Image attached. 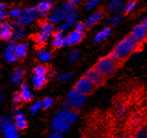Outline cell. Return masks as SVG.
<instances>
[{
  "label": "cell",
  "instance_id": "cell-1",
  "mask_svg": "<svg viewBox=\"0 0 147 138\" xmlns=\"http://www.w3.org/2000/svg\"><path fill=\"white\" fill-rule=\"evenodd\" d=\"M78 119V114L74 109L62 108L55 114L51 122L53 130L58 131L60 133H65Z\"/></svg>",
  "mask_w": 147,
  "mask_h": 138
},
{
  "label": "cell",
  "instance_id": "cell-2",
  "mask_svg": "<svg viewBox=\"0 0 147 138\" xmlns=\"http://www.w3.org/2000/svg\"><path fill=\"white\" fill-rule=\"evenodd\" d=\"M139 47L140 45L136 42V40L133 37L132 34H129L115 45V47L113 49L109 56L115 62L121 63Z\"/></svg>",
  "mask_w": 147,
  "mask_h": 138
},
{
  "label": "cell",
  "instance_id": "cell-3",
  "mask_svg": "<svg viewBox=\"0 0 147 138\" xmlns=\"http://www.w3.org/2000/svg\"><path fill=\"white\" fill-rule=\"evenodd\" d=\"M75 11H76L75 5L68 1L65 3L63 5H60V7H56L52 13L49 14L48 22L54 26L58 25L59 23H61L62 21H64L67 15L72 12H75Z\"/></svg>",
  "mask_w": 147,
  "mask_h": 138
},
{
  "label": "cell",
  "instance_id": "cell-4",
  "mask_svg": "<svg viewBox=\"0 0 147 138\" xmlns=\"http://www.w3.org/2000/svg\"><path fill=\"white\" fill-rule=\"evenodd\" d=\"M117 65H118V63L115 62L113 58H111L110 56H105L99 59L94 67L96 68L105 77H107V76H112V74L115 73V71L117 68Z\"/></svg>",
  "mask_w": 147,
  "mask_h": 138
},
{
  "label": "cell",
  "instance_id": "cell-5",
  "mask_svg": "<svg viewBox=\"0 0 147 138\" xmlns=\"http://www.w3.org/2000/svg\"><path fill=\"white\" fill-rule=\"evenodd\" d=\"M54 36V25H52L48 21L42 23L40 26L39 31L37 32L36 36L35 37V41L37 45L43 47L44 45L49 40L51 37Z\"/></svg>",
  "mask_w": 147,
  "mask_h": 138
},
{
  "label": "cell",
  "instance_id": "cell-6",
  "mask_svg": "<svg viewBox=\"0 0 147 138\" xmlns=\"http://www.w3.org/2000/svg\"><path fill=\"white\" fill-rule=\"evenodd\" d=\"M66 101L70 105L71 109L78 110V109H80L84 106V102H86V95L81 94L80 92H78L74 88L67 94Z\"/></svg>",
  "mask_w": 147,
  "mask_h": 138
},
{
  "label": "cell",
  "instance_id": "cell-7",
  "mask_svg": "<svg viewBox=\"0 0 147 138\" xmlns=\"http://www.w3.org/2000/svg\"><path fill=\"white\" fill-rule=\"evenodd\" d=\"M94 86L95 85L90 81V79L86 76H84L81 77L76 82V84L75 85V89L77 90L78 92H80L81 94L86 95H89L92 93Z\"/></svg>",
  "mask_w": 147,
  "mask_h": 138
},
{
  "label": "cell",
  "instance_id": "cell-8",
  "mask_svg": "<svg viewBox=\"0 0 147 138\" xmlns=\"http://www.w3.org/2000/svg\"><path fill=\"white\" fill-rule=\"evenodd\" d=\"M37 10L35 7H26L22 12V16L20 17V21L22 23V26H28L34 23L37 18Z\"/></svg>",
  "mask_w": 147,
  "mask_h": 138
},
{
  "label": "cell",
  "instance_id": "cell-9",
  "mask_svg": "<svg viewBox=\"0 0 147 138\" xmlns=\"http://www.w3.org/2000/svg\"><path fill=\"white\" fill-rule=\"evenodd\" d=\"M16 45V40L11 38L10 40H8V43L7 45V47L5 48V51H4V55H3V57L5 62L7 63H14L18 59V57L16 55V53H15V47Z\"/></svg>",
  "mask_w": 147,
  "mask_h": 138
},
{
  "label": "cell",
  "instance_id": "cell-10",
  "mask_svg": "<svg viewBox=\"0 0 147 138\" xmlns=\"http://www.w3.org/2000/svg\"><path fill=\"white\" fill-rule=\"evenodd\" d=\"M131 34L133 36V37L136 40V42L139 45L143 44L144 42H145L147 40V30H146V28L143 26L142 23L137 25V26H135L133 28Z\"/></svg>",
  "mask_w": 147,
  "mask_h": 138
},
{
  "label": "cell",
  "instance_id": "cell-11",
  "mask_svg": "<svg viewBox=\"0 0 147 138\" xmlns=\"http://www.w3.org/2000/svg\"><path fill=\"white\" fill-rule=\"evenodd\" d=\"M86 76L90 79V81H91L95 86L100 85L104 83L105 76L95 67L89 69V70L86 72Z\"/></svg>",
  "mask_w": 147,
  "mask_h": 138
},
{
  "label": "cell",
  "instance_id": "cell-12",
  "mask_svg": "<svg viewBox=\"0 0 147 138\" xmlns=\"http://www.w3.org/2000/svg\"><path fill=\"white\" fill-rule=\"evenodd\" d=\"M83 32H80L76 29L73 30L65 38V47H66V45H75L80 43L83 38Z\"/></svg>",
  "mask_w": 147,
  "mask_h": 138
},
{
  "label": "cell",
  "instance_id": "cell-13",
  "mask_svg": "<svg viewBox=\"0 0 147 138\" xmlns=\"http://www.w3.org/2000/svg\"><path fill=\"white\" fill-rule=\"evenodd\" d=\"M36 7L37 10L38 16H40L41 17H45L50 13L51 9H52L53 1L52 0H42V1H40L37 4Z\"/></svg>",
  "mask_w": 147,
  "mask_h": 138
},
{
  "label": "cell",
  "instance_id": "cell-14",
  "mask_svg": "<svg viewBox=\"0 0 147 138\" xmlns=\"http://www.w3.org/2000/svg\"><path fill=\"white\" fill-rule=\"evenodd\" d=\"M13 26L8 22H2L0 24V39L10 40L13 37Z\"/></svg>",
  "mask_w": 147,
  "mask_h": 138
},
{
  "label": "cell",
  "instance_id": "cell-15",
  "mask_svg": "<svg viewBox=\"0 0 147 138\" xmlns=\"http://www.w3.org/2000/svg\"><path fill=\"white\" fill-rule=\"evenodd\" d=\"M14 113H15V124L16 126V128L18 130L26 129L27 126V122H26V119L24 116V114L20 110H18V107L15 108Z\"/></svg>",
  "mask_w": 147,
  "mask_h": 138
},
{
  "label": "cell",
  "instance_id": "cell-16",
  "mask_svg": "<svg viewBox=\"0 0 147 138\" xmlns=\"http://www.w3.org/2000/svg\"><path fill=\"white\" fill-rule=\"evenodd\" d=\"M47 74H33V76L31 78V83L32 85L36 89H40L46 85L47 79Z\"/></svg>",
  "mask_w": 147,
  "mask_h": 138
},
{
  "label": "cell",
  "instance_id": "cell-17",
  "mask_svg": "<svg viewBox=\"0 0 147 138\" xmlns=\"http://www.w3.org/2000/svg\"><path fill=\"white\" fill-rule=\"evenodd\" d=\"M104 16H105L104 12H103V11H101V10H98V11H96V12L93 13L86 20V23H84V24H86V27L94 26L95 24H97L99 21H101L102 19H103Z\"/></svg>",
  "mask_w": 147,
  "mask_h": 138
},
{
  "label": "cell",
  "instance_id": "cell-18",
  "mask_svg": "<svg viewBox=\"0 0 147 138\" xmlns=\"http://www.w3.org/2000/svg\"><path fill=\"white\" fill-rule=\"evenodd\" d=\"M124 5L123 0H112L106 5V9L109 13H117L121 12L123 9Z\"/></svg>",
  "mask_w": 147,
  "mask_h": 138
},
{
  "label": "cell",
  "instance_id": "cell-19",
  "mask_svg": "<svg viewBox=\"0 0 147 138\" xmlns=\"http://www.w3.org/2000/svg\"><path fill=\"white\" fill-rule=\"evenodd\" d=\"M115 114L118 119H123L126 116L127 114V106L125 105V103L123 101H119L116 103V105L115 106Z\"/></svg>",
  "mask_w": 147,
  "mask_h": 138
},
{
  "label": "cell",
  "instance_id": "cell-20",
  "mask_svg": "<svg viewBox=\"0 0 147 138\" xmlns=\"http://www.w3.org/2000/svg\"><path fill=\"white\" fill-rule=\"evenodd\" d=\"M65 37L64 36V33L61 31H57L54 33L53 36V41H52V45L54 48H60L65 47Z\"/></svg>",
  "mask_w": 147,
  "mask_h": 138
},
{
  "label": "cell",
  "instance_id": "cell-21",
  "mask_svg": "<svg viewBox=\"0 0 147 138\" xmlns=\"http://www.w3.org/2000/svg\"><path fill=\"white\" fill-rule=\"evenodd\" d=\"M24 76H25L24 69L22 67H16L12 74V76H11V82H12L14 85H18L22 82Z\"/></svg>",
  "mask_w": 147,
  "mask_h": 138
},
{
  "label": "cell",
  "instance_id": "cell-22",
  "mask_svg": "<svg viewBox=\"0 0 147 138\" xmlns=\"http://www.w3.org/2000/svg\"><path fill=\"white\" fill-rule=\"evenodd\" d=\"M19 94L21 95L22 101H24V102H30L33 99V93L31 92L29 86L26 83L21 85Z\"/></svg>",
  "mask_w": 147,
  "mask_h": 138
},
{
  "label": "cell",
  "instance_id": "cell-23",
  "mask_svg": "<svg viewBox=\"0 0 147 138\" xmlns=\"http://www.w3.org/2000/svg\"><path fill=\"white\" fill-rule=\"evenodd\" d=\"M28 52V45L26 43H19L16 44L15 47V53L18 57V59H23L27 55Z\"/></svg>",
  "mask_w": 147,
  "mask_h": 138
},
{
  "label": "cell",
  "instance_id": "cell-24",
  "mask_svg": "<svg viewBox=\"0 0 147 138\" xmlns=\"http://www.w3.org/2000/svg\"><path fill=\"white\" fill-rule=\"evenodd\" d=\"M110 34H111V29H110L109 27H105V28H103V29H102L101 31H99L94 36V43L99 44V43L104 42L105 40L110 36Z\"/></svg>",
  "mask_w": 147,
  "mask_h": 138
},
{
  "label": "cell",
  "instance_id": "cell-25",
  "mask_svg": "<svg viewBox=\"0 0 147 138\" xmlns=\"http://www.w3.org/2000/svg\"><path fill=\"white\" fill-rule=\"evenodd\" d=\"M51 56H52L51 52L44 48H40L37 52V58L41 62H47L48 60H50Z\"/></svg>",
  "mask_w": 147,
  "mask_h": 138
},
{
  "label": "cell",
  "instance_id": "cell-26",
  "mask_svg": "<svg viewBox=\"0 0 147 138\" xmlns=\"http://www.w3.org/2000/svg\"><path fill=\"white\" fill-rule=\"evenodd\" d=\"M122 18H123V14H122V12L115 13L114 15H113L110 17V19H109V24H110V26H115L118 25L122 21Z\"/></svg>",
  "mask_w": 147,
  "mask_h": 138
},
{
  "label": "cell",
  "instance_id": "cell-27",
  "mask_svg": "<svg viewBox=\"0 0 147 138\" xmlns=\"http://www.w3.org/2000/svg\"><path fill=\"white\" fill-rule=\"evenodd\" d=\"M26 37V30L22 27L16 28V30L13 33L12 39L14 40H21Z\"/></svg>",
  "mask_w": 147,
  "mask_h": 138
},
{
  "label": "cell",
  "instance_id": "cell-28",
  "mask_svg": "<svg viewBox=\"0 0 147 138\" xmlns=\"http://www.w3.org/2000/svg\"><path fill=\"white\" fill-rule=\"evenodd\" d=\"M22 12H23V10H21L19 7H16L11 11H9L7 16L12 19H19L22 16Z\"/></svg>",
  "mask_w": 147,
  "mask_h": 138
},
{
  "label": "cell",
  "instance_id": "cell-29",
  "mask_svg": "<svg viewBox=\"0 0 147 138\" xmlns=\"http://www.w3.org/2000/svg\"><path fill=\"white\" fill-rule=\"evenodd\" d=\"M136 1L135 0H130L129 2H127V4L124 5V7H123V12L125 13V14H128L130 12H132V11L136 7Z\"/></svg>",
  "mask_w": 147,
  "mask_h": 138
},
{
  "label": "cell",
  "instance_id": "cell-30",
  "mask_svg": "<svg viewBox=\"0 0 147 138\" xmlns=\"http://www.w3.org/2000/svg\"><path fill=\"white\" fill-rule=\"evenodd\" d=\"M34 74H48V69L47 66L44 65H39L36 66L33 70Z\"/></svg>",
  "mask_w": 147,
  "mask_h": 138
},
{
  "label": "cell",
  "instance_id": "cell-31",
  "mask_svg": "<svg viewBox=\"0 0 147 138\" xmlns=\"http://www.w3.org/2000/svg\"><path fill=\"white\" fill-rule=\"evenodd\" d=\"M134 138H147V128L146 127L138 128L135 131Z\"/></svg>",
  "mask_w": 147,
  "mask_h": 138
},
{
  "label": "cell",
  "instance_id": "cell-32",
  "mask_svg": "<svg viewBox=\"0 0 147 138\" xmlns=\"http://www.w3.org/2000/svg\"><path fill=\"white\" fill-rule=\"evenodd\" d=\"M80 55L81 54H80V51L79 50H73L68 55V60L71 63H75L80 58Z\"/></svg>",
  "mask_w": 147,
  "mask_h": 138
},
{
  "label": "cell",
  "instance_id": "cell-33",
  "mask_svg": "<svg viewBox=\"0 0 147 138\" xmlns=\"http://www.w3.org/2000/svg\"><path fill=\"white\" fill-rule=\"evenodd\" d=\"M72 76H73L72 73H65L56 76V80H57V82L60 83H65L72 78Z\"/></svg>",
  "mask_w": 147,
  "mask_h": 138
},
{
  "label": "cell",
  "instance_id": "cell-34",
  "mask_svg": "<svg viewBox=\"0 0 147 138\" xmlns=\"http://www.w3.org/2000/svg\"><path fill=\"white\" fill-rule=\"evenodd\" d=\"M76 19H77V14L76 12H72V13H70V14H68L66 16L65 20L67 23H69L71 26H73V25H75Z\"/></svg>",
  "mask_w": 147,
  "mask_h": 138
},
{
  "label": "cell",
  "instance_id": "cell-35",
  "mask_svg": "<svg viewBox=\"0 0 147 138\" xmlns=\"http://www.w3.org/2000/svg\"><path fill=\"white\" fill-rule=\"evenodd\" d=\"M142 120V116H141L140 114H134V116H132V117L130 118V124H131L133 126L138 125Z\"/></svg>",
  "mask_w": 147,
  "mask_h": 138
},
{
  "label": "cell",
  "instance_id": "cell-36",
  "mask_svg": "<svg viewBox=\"0 0 147 138\" xmlns=\"http://www.w3.org/2000/svg\"><path fill=\"white\" fill-rule=\"evenodd\" d=\"M41 108H42V103H41V101L36 102L30 107V113H31V114H37L38 111L40 110Z\"/></svg>",
  "mask_w": 147,
  "mask_h": 138
},
{
  "label": "cell",
  "instance_id": "cell-37",
  "mask_svg": "<svg viewBox=\"0 0 147 138\" xmlns=\"http://www.w3.org/2000/svg\"><path fill=\"white\" fill-rule=\"evenodd\" d=\"M41 103H42V108L48 109L52 106L54 100L51 98V97H46L45 99H43V101H41Z\"/></svg>",
  "mask_w": 147,
  "mask_h": 138
},
{
  "label": "cell",
  "instance_id": "cell-38",
  "mask_svg": "<svg viewBox=\"0 0 147 138\" xmlns=\"http://www.w3.org/2000/svg\"><path fill=\"white\" fill-rule=\"evenodd\" d=\"M102 1V0H89L87 2L86 5V10H92L93 8H94L96 5Z\"/></svg>",
  "mask_w": 147,
  "mask_h": 138
},
{
  "label": "cell",
  "instance_id": "cell-39",
  "mask_svg": "<svg viewBox=\"0 0 147 138\" xmlns=\"http://www.w3.org/2000/svg\"><path fill=\"white\" fill-rule=\"evenodd\" d=\"M70 26H71V25L69 24V23H67L65 20H64V22L58 26V30L57 31H61V32L65 33V31H67V29H68Z\"/></svg>",
  "mask_w": 147,
  "mask_h": 138
},
{
  "label": "cell",
  "instance_id": "cell-40",
  "mask_svg": "<svg viewBox=\"0 0 147 138\" xmlns=\"http://www.w3.org/2000/svg\"><path fill=\"white\" fill-rule=\"evenodd\" d=\"M86 24L83 22H76L75 23V29L80 31V32H84V30H86Z\"/></svg>",
  "mask_w": 147,
  "mask_h": 138
},
{
  "label": "cell",
  "instance_id": "cell-41",
  "mask_svg": "<svg viewBox=\"0 0 147 138\" xmlns=\"http://www.w3.org/2000/svg\"><path fill=\"white\" fill-rule=\"evenodd\" d=\"M21 101H22V98H21L20 94H19V93H16V94H14V95H13V102H14V103H15V106H18L19 105V103H21Z\"/></svg>",
  "mask_w": 147,
  "mask_h": 138
},
{
  "label": "cell",
  "instance_id": "cell-42",
  "mask_svg": "<svg viewBox=\"0 0 147 138\" xmlns=\"http://www.w3.org/2000/svg\"><path fill=\"white\" fill-rule=\"evenodd\" d=\"M49 138H63V135H62V133H60V132L54 130L52 133L49 135Z\"/></svg>",
  "mask_w": 147,
  "mask_h": 138
},
{
  "label": "cell",
  "instance_id": "cell-43",
  "mask_svg": "<svg viewBox=\"0 0 147 138\" xmlns=\"http://www.w3.org/2000/svg\"><path fill=\"white\" fill-rule=\"evenodd\" d=\"M12 26L15 27V28H18V27H21L22 26V23L20 21V18L19 19H14V21L12 22Z\"/></svg>",
  "mask_w": 147,
  "mask_h": 138
},
{
  "label": "cell",
  "instance_id": "cell-44",
  "mask_svg": "<svg viewBox=\"0 0 147 138\" xmlns=\"http://www.w3.org/2000/svg\"><path fill=\"white\" fill-rule=\"evenodd\" d=\"M48 74L51 77H55V76H57V71L55 70V69H52V70H50L48 72Z\"/></svg>",
  "mask_w": 147,
  "mask_h": 138
},
{
  "label": "cell",
  "instance_id": "cell-45",
  "mask_svg": "<svg viewBox=\"0 0 147 138\" xmlns=\"http://www.w3.org/2000/svg\"><path fill=\"white\" fill-rule=\"evenodd\" d=\"M5 16H7V13H5V11L0 10V22H2L5 18Z\"/></svg>",
  "mask_w": 147,
  "mask_h": 138
},
{
  "label": "cell",
  "instance_id": "cell-46",
  "mask_svg": "<svg viewBox=\"0 0 147 138\" xmlns=\"http://www.w3.org/2000/svg\"><path fill=\"white\" fill-rule=\"evenodd\" d=\"M4 138H19V135H18V134H15V135H11L4 136Z\"/></svg>",
  "mask_w": 147,
  "mask_h": 138
},
{
  "label": "cell",
  "instance_id": "cell-47",
  "mask_svg": "<svg viewBox=\"0 0 147 138\" xmlns=\"http://www.w3.org/2000/svg\"><path fill=\"white\" fill-rule=\"evenodd\" d=\"M7 5H5V4H4V3H0V10H5L7 9Z\"/></svg>",
  "mask_w": 147,
  "mask_h": 138
},
{
  "label": "cell",
  "instance_id": "cell-48",
  "mask_svg": "<svg viewBox=\"0 0 147 138\" xmlns=\"http://www.w3.org/2000/svg\"><path fill=\"white\" fill-rule=\"evenodd\" d=\"M3 101H4V95H3V91H2L1 87H0V103H1Z\"/></svg>",
  "mask_w": 147,
  "mask_h": 138
},
{
  "label": "cell",
  "instance_id": "cell-49",
  "mask_svg": "<svg viewBox=\"0 0 147 138\" xmlns=\"http://www.w3.org/2000/svg\"><path fill=\"white\" fill-rule=\"evenodd\" d=\"M68 1L69 2H71L72 4H74V5H77V4H79V3H80L81 1H82V0H68Z\"/></svg>",
  "mask_w": 147,
  "mask_h": 138
},
{
  "label": "cell",
  "instance_id": "cell-50",
  "mask_svg": "<svg viewBox=\"0 0 147 138\" xmlns=\"http://www.w3.org/2000/svg\"><path fill=\"white\" fill-rule=\"evenodd\" d=\"M142 24H143V26L146 28V30H147V17L144 18V20L142 21Z\"/></svg>",
  "mask_w": 147,
  "mask_h": 138
},
{
  "label": "cell",
  "instance_id": "cell-51",
  "mask_svg": "<svg viewBox=\"0 0 147 138\" xmlns=\"http://www.w3.org/2000/svg\"><path fill=\"white\" fill-rule=\"evenodd\" d=\"M123 138H134V135H125Z\"/></svg>",
  "mask_w": 147,
  "mask_h": 138
},
{
  "label": "cell",
  "instance_id": "cell-52",
  "mask_svg": "<svg viewBox=\"0 0 147 138\" xmlns=\"http://www.w3.org/2000/svg\"><path fill=\"white\" fill-rule=\"evenodd\" d=\"M48 138H49V137H48Z\"/></svg>",
  "mask_w": 147,
  "mask_h": 138
}]
</instances>
